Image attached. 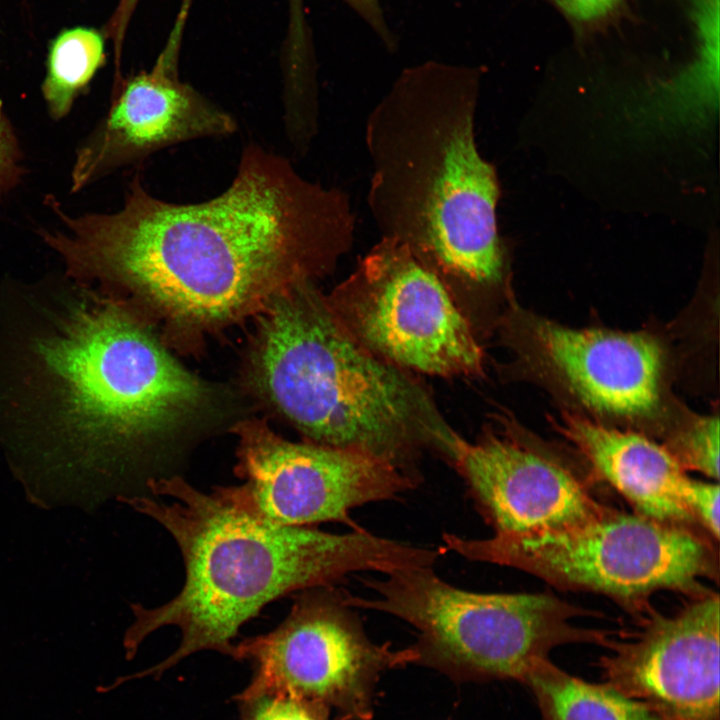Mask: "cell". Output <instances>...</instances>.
<instances>
[{
  "label": "cell",
  "instance_id": "1",
  "mask_svg": "<svg viewBox=\"0 0 720 720\" xmlns=\"http://www.w3.org/2000/svg\"><path fill=\"white\" fill-rule=\"evenodd\" d=\"M46 203L63 230L39 234L72 275L122 286L177 320L204 325L330 273L356 227L343 190L306 179L253 143L230 185L202 202L158 198L137 174L111 213L70 215L55 197Z\"/></svg>",
  "mask_w": 720,
  "mask_h": 720
},
{
  "label": "cell",
  "instance_id": "2",
  "mask_svg": "<svg viewBox=\"0 0 720 720\" xmlns=\"http://www.w3.org/2000/svg\"><path fill=\"white\" fill-rule=\"evenodd\" d=\"M154 497L122 500L164 527L180 549L185 580L168 602L132 604L124 637L127 657L165 626L181 642L169 657L137 675H160L203 650L235 657L239 629L270 602L308 588L335 585L358 572L382 575L427 565L428 547L375 535L364 528L330 533L315 526L270 522L245 508L227 486L205 493L178 476L152 478Z\"/></svg>",
  "mask_w": 720,
  "mask_h": 720
},
{
  "label": "cell",
  "instance_id": "3",
  "mask_svg": "<svg viewBox=\"0 0 720 720\" xmlns=\"http://www.w3.org/2000/svg\"><path fill=\"white\" fill-rule=\"evenodd\" d=\"M479 70L425 62L403 70L370 111L367 194L381 237L403 243L452 294L499 285L500 189L475 138Z\"/></svg>",
  "mask_w": 720,
  "mask_h": 720
},
{
  "label": "cell",
  "instance_id": "4",
  "mask_svg": "<svg viewBox=\"0 0 720 720\" xmlns=\"http://www.w3.org/2000/svg\"><path fill=\"white\" fill-rule=\"evenodd\" d=\"M266 304L253 357L264 396L308 441L369 452L420 483L419 460L449 425L426 385L356 341L312 281Z\"/></svg>",
  "mask_w": 720,
  "mask_h": 720
},
{
  "label": "cell",
  "instance_id": "5",
  "mask_svg": "<svg viewBox=\"0 0 720 720\" xmlns=\"http://www.w3.org/2000/svg\"><path fill=\"white\" fill-rule=\"evenodd\" d=\"M38 352L57 391L58 427L92 450L158 433L205 394L150 330L115 304L74 308Z\"/></svg>",
  "mask_w": 720,
  "mask_h": 720
},
{
  "label": "cell",
  "instance_id": "6",
  "mask_svg": "<svg viewBox=\"0 0 720 720\" xmlns=\"http://www.w3.org/2000/svg\"><path fill=\"white\" fill-rule=\"evenodd\" d=\"M375 597L347 593L354 608L382 612L417 631L418 663L477 679L523 682L532 664L562 645L604 646L610 633L576 626L586 615L543 593H479L440 578L433 566L400 569L365 579Z\"/></svg>",
  "mask_w": 720,
  "mask_h": 720
},
{
  "label": "cell",
  "instance_id": "7",
  "mask_svg": "<svg viewBox=\"0 0 720 720\" xmlns=\"http://www.w3.org/2000/svg\"><path fill=\"white\" fill-rule=\"evenodd\" d=\"M444 552L530 573L562 589L604 594L631 611L660 590L696 596L717 580L718 554L700 529L608 507L557 530L488 538L442 536Z\"/></svg>",
  "mask_w": 720,
  "mask_h": 720
},
{
  "label": "cell",
  "instance_id": "8",
  "mask_svg": "<svg viewBox=\"0 0 720 720\" xmlns=\"http://www.w3.org/2000/svg\"><path fill=\"white\" fill-rule=\"evenodd\" d=\"M346 595L335 585L299 591L280 625L235 645V658L254 665L239 700L286 698L317 720H369L381 674L419 656L374 643Z\"/></svg>",
  "mask_w": 720,
  "mask_h": 720
},
{
  "label": "cell",
  "instance_id": "9",
  "mask_svg": "<svg viewBox=\"0 0 720 720\" xmlns=\"http://www.w3.org/2000/svg\"><path fill=\"white\" fill-rule=\"evenodd\" d=\"M325 297L344 329L391 364L441 377L483 373L471 320L440 277L397 240L381 237Z\"/></svg>",
  "mask_w": 720,
  "mask_h": 720
},
{
  "label": "cell",
  "instance_id": "10",
  "mask_svg": "<svg viewBox=\"0 0 720 720\" xmlns=\"http://www.w3.org/2000/svg\"><path fill=\"white\" fill-rule=\"evenodd\" d=\"M237 432L235 472L243 483L227 487L245 508L276 524L340 522L356 529L352 510L394 500L419 484L366 451L291 442L259 422L242 424Z\"/></svg>",
  "mask_w": 720,
  "mask_h": 720
},
{
  "label": "cell",
  "instance_id": "11",
  "mask_svg": "<svg viewBox=\"0 0 720 720\" xmlns=\"http://www.w3.org/2000/svg\"><path fill=\"white\" fill-rule=\"evenodd\" d=\"M499 418V425H487L474 441L448 426L436 451L462 477L494 534L557 530L608 508L564 463L525 441L504 416Z\"/></svg>",
  "mask_w": 720,
  "mask_h": 720
},
{
  "label": "cell",
  "instance_id": "12",
  "mask_svg": "<svg viewBox=\"0 0 720 720\" xmlns=\"http://www.w3.org/2000/svg\"><path fill=\"white\" fill-rule=\"evenodd\" d=\"M644 613L635 629L608 638L603 682L664 720H719V595L693 596L670 615Z\"/></svg>",
  "mask_w": 720,
  "mask_h": 720
},
{
  "label": "cell",
  "instance_id": "13",
  "mask_svg": "<svg viewBox=\"0 0 720 720\" xmlns=\"http://www.w3.org/2000/svg\"><path fill=\"white\" fill-rule=\"evenodd\" d=\"M186 14L187 4L149 71L114 78L105 116L76 151L73 193L164 148L237 130L231 114L179 78L178 53Z\"/></svg>",
  "mask_w": 720,
  "mask_h": 720
},
{
  "label": "cell",
  "instance_id": "14",
  "mask_svg": "<svg viewBox=\"0 0 720 720\" xmlns=\"http://www.w3.org/2000/svg\"><path fill=\"white\" fill-rule=\"evenodd\" d=\"M529 350L587 409L616 417L651 415L661 399L664 352L643 332L578 329L510 311Z\"/></svg>",
  "mask_w": 720,
  "mask_h": 720
},
{
  "label": "cell",
  "instance_id": "15",
  "mask_svg": "<svg viewBox=\"0 0 720 720\" xmlns=\"http://www.w3.org/2000/svg\"><path fill=\"white\" fill-rule=\"evenodd\" d=\"M555 426L583 456L593 476L617 491L634 512L700 529L688 505L693 478L663 444L570 412H564Z\"/></svg>",
  "mask_w": 720,
  "mask_h": 720
},
{
  "label": "cell",
  "instance_id": "16",
  "mask_svg": "<svg viewBox=\"0 0 720 720\" xmlns=\"http://www.w3.org/2000/svg\"><path fill=\"white\" fill-rule=\"evenodd\" d=\"M522 683L533 693L543 720H664L604 682L575 677L549 658L536 660Z\"/></svg>",
  "mask_w": 720,
  "mask_h": 720
},
{
  "label": "cell",
  "instance_id": "17",
  "mask_svg": "<svg viewBox=\"0 0 720 720\" xmlns=\"http://www.w3.org/2000/svg\"><path fill=\"white\" fill-rule=\"evenodd\" d=\"M106 36L88 26L62 29L48 43L41 93L49 116L65 118L106 64Z\"/></svg>",
  "mask_w": 720,
  "mask_h": 720
},
{
  "label": "cell",
  "instance_id": "18",
  "mask_svg": "<svg viewBox=\"0 0 720 720\" xmlns=\"http://www.w3.org/2000/svg\"><path fill=\"white\" fill-rule=\"evenodd\" d=\"M686 471L719 479V418L698 416L663 444Z\"/></svg>",
  "mask_w": 720,
  "mask_h": 720
},
{
  "label": "cell",
  "instance_id": "19",
  "mask_svg": "<svg viewBox=\"0 0 720 720\" xmlns=\"http://www.w3.org/2000/svg\"><path fill=\"white\" fill-rule=\"evenodd\" d=\"M25 175L23 153L15 129L0 102V208Z\"/></svg>",
  "mask_w": 720,
  "mask_h": 720
},
{
  "label": "cell",
  "instance_id": "20",
  "mask_svg": "<svg viewBox=\"0 0 720 720\" xmlns=\"http://www.w3.org/2000/svg\"><path fill=\"white\" fill-rule=\"evenodd\" d=\"M719 485L693 479L689 491V510L697 524L708 536L719 540Z\"/></svg>",
  "mask_w": 720,
  "mask_h": 720
},
{
  "label": "cell",
  "instance_id": "21",
  "mask_svg": "<svg viewBox=\"0 0 720 720\" xmlns=\"http://www.w3.org/2000/svg\"><path fill=\"white\" fill-rule=\"evenodd\" d=\"M244 704L246 720H317L306 708L286 698L264 697Z\"/></svg>",
  "mask_w": 720,
  "mask_h": 720
},
{
  "label": "cell",
  "instance_id": "22",
  "mask_svg": "<svg viewBox=\"0 0 720 720\" xmlns=\"http://www.w3.org/2000/svg\"><path fill=\"white\" fill-rule=\"evenodd\" d=\"M140 0H119L103 27L106 38L113 42L115 71L121 70L122 47L133 13Z\"/></svg>",
  "mask_w": 720,
  "mask_h": 720
},
{
  "label": "cell",
  "instance_id": "23",
  "mask_svg": "<svg viewBox=\"0 0 720 720\" xmlns=\"http://www.w3.org/2000/svg\"><path fill=\"white\" fill-rule=\"evenodd\" d=\"M565 14L578 21L599 19L611 12L621 0H552Z\"/></svg>",
  "mask_w": 720,
  "mask_h": 720
},
{
  "label": "cell",
  "instance_id": "24",
  "mask_svg": "<svg viewBox=\"0 0 720 720\" xmlns=\"http://www.w3.org/2000/svg\"><path fill=\"white\" fill-rule=\"evenodd\" d=\"M353 8L381 37L388 48L393 47V39L387 28L378 0H343Z\"/></svg>",
  "mask_w": 720,
  "mask_h": 720
}]
</instances>
